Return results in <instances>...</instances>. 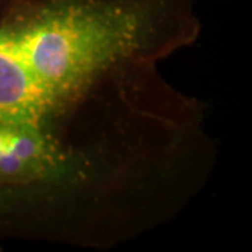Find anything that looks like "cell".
I'll list each match as a JSON object with an SVG mask.
<instances>
[{
  "mask_svg": "<svg viewBox=\"0 0 252 252\" xmlns=\"http://www.w3.org/2000/svg\"><path fill=\"white\" fill-rule=\"evenodd\" d=\"M139 34L132 18L84 11L0 26V119L39 124L129 54Z\"/></svg>",
  "mask_w": 252,
  "mask_h": 252,
  "instance_id": "1",
  "label": "cell"
},
{
  "mask_svg": "<svg viewBox=\"0 0 252 252\" xmlns=\"http://www.w3.org/2000/svg\"><path fill=\"white\" fill-rule=\"evenodd\" d=\"M61 154L38 122L0 119V184L46 177Z\"/></svg>",
  "mask_w": 252,
  "mask_h": 252,
  "instance_id": "2",
  "label": "cell"
}]
</instances>
